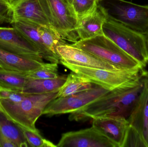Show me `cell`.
<instances>
[{
  "label": "cell",
  "instance_id": "6da1fadb",
  "mask_svg": "<svg viewBox=\"0 0 148 147\" xmlns=\"http://www.w3.org/2000/svg\"><path fill=\"white\" fill-rule=\"evenodd\" d=\"M147 72L136 80L110 91L97 100L71 113V121H85L95 117L119 116L127 119L135 107L145 85Z\"/></svg>",
  "mask_w": 148,
  "mask_h": 147
},
{
  "label": "cell",
  "instance_id": "f546056e",
  "mask_svg": "<svg viewBox=\"0 0 148 147\" xmlns=\"http://www.w3.org/2000/svg\"><path fill=\"white\" fill-rule=\"evenodd\" d=\"M8 1H9L10 2V3H12V2L14 1V0H8Z\"/></svg>",
  "mask_w": 148,
  "mask_h": 147
},
{
  "label": "cell",
  "instance_id": "3957f363",
  "mask_svg": "<svg viewBox=\"0 0 148 147\" xmlns=\"http://www.w3.org/2000/svg\"><path fill=\"white\" fill-rule=\"evenodd\" d=\"M103 34L143 67L148 64V47L146 35L132 30L108 14L103 24Z\"/></svg>",
  "mask_w": 148,
  "mask_h": 147
},
{
  "label": "cell",
  "instance_id": "f1b7e54d",
  "mask_svg": "<svg viewBox=\"0 0 148 147\" xmlns=\"http://www.w3.org/2000/svg\"><path fill=\"white\" fill-rule=\"evenodd\" d=\"M95 1H97L98 2L100 3V2L102 1H104V0H95Z\"/></svg>",
  "mask_w": 148,
  "mask_h": 147
},
{
  "label": "cell",
  "instance_id": "83f0119b",
  "mask_svg": "<svg viewBox=\"0 0 148 147\" xmlns=\"http://www.w3.org/2000/svg\"><path fill=\"white\" fill-rule=\"evenodd\" d=\"M146 37H147V42L148 47V31L147 34L146 35Z\"/></svg>",
  "mask_w": 148,
  "mask_h": 147
},
{
  "label": "cell",
  "instance_id": "7c38bea8",
  "mask_svg": "<svg viewBox=\"0 0 148 147\" xmlns=\"http://www.w3.org/2000/svg\"><path fill=\"white\" fill-rule=\"evenodd\" d=\"M11 4L10 24L15 22L23 21L51 28L40 0H14Z\"/></svg>",
  "mask_w": 148,
  "mask_h": 147
},
{
  "label": "cell",
  "instance_id": "2e32d148",
  "mask_svg": "<svg viewBox=\"0 0 148 147\" xmlns=\"http://www.w3.org/2000/svg\"><path fill=\"white\" fill-rule=\"evenodd\" d=\"M130 125L136 129L144 139L148 147V72L145 85L139 100L127 118Z\"/></svg>",
  "mask_w": 148,
  "mask_h": 147
},
{
  "label": "cell",
  "instance_id": "ffe728a7",
  "mask_svg": "<svg viewBox=\"0 0 148 147\" xmlns=\"http://www.w3.org/2000/svg\"><path fill=\"white\" fill-rule=\"evenodd\" d=\"M95 85L89 80L72 72L68 75L66 82L58 91L57 98L80 93L91 89Z\"/></svg>",
  "mask_w": 148,
  "mask_h": 147
},
{
  "label": "cell",
  "instance_id": "44dd1931",
  "mask_svg": "<svg viewBox=\"0 0 148 147\" xmlns=\"http://www.w3.org/2000/svg\"><path fill=\"white\" fill-rule=\"evenodd\" d=\"M26 73L0 68V89L22 92L30 79Z\"/></svg>",
  "mask_w": 148,
  "mask_h": 147
},
{
  "label": "cell",
  "instance_id": "cb8c5ba5",
  "mask_svg": "<svg viewBox=\"0 0 148 147\" xmlns=\"http://www.w3.org/2000/svg\"><path fill=\"white\" fill-rule=\"evenodd\" d=\"M58 64L46 63L44 65L36 70L27 72L30 79H49L58 77Z\"/></svg>",
  "mask_w": 148,
  "mask_h": 147
},
{
  "label": "cell",
  "instance_id": "9a60e30c",
  "mask_svg": "<svg viewBox=\"0 0 148 147\" xmlns=\"http://www.w3.org/2000/svg\"><path fill=\"white\" fill-rule=\"evenodd\" d=\"M11 25L37 48L43 59L50 63H60L58 55L49 50L43 43L39 32L41 26L23 21L15 22Z\"/></svg>",
  "mask_w": 148,
  "mask_h": 147
},
{
  "label": "cell",
  "instance_id": "ba28073f",
  "mask_svg": "<svg viewBox=\"0 0 148 147\" xmlns=\"http://www.w3.org/2000/svg\"><path fill=\"white\" fill-rule=\"evenodd\" d=\"M110 90L97 85L88 90L65 97L58 98L50 102L43 115L52 117L56 115L71 114L88 105Z\"/></svg>",
  "mask_w": 148,
  "mask_h": 147
},
{
  "label": "cell",
  "instance_id": "8fae6325",
  "mask_svg": "<svg viewBox=\"0 0 148 147\" xmlns=\"http://www.w3.org/2000/svg\"><path fill=\"white\" fill-rule=\"evenodd\" d=\"M0 48L23 57L43 59L37 48L13 27H0Z\"/></svg>",
  "mask_w": 148,
  "mask_h": 147
},
{
  "label": "cell",
  "instance_id": "e0dca14e",
  "mask_svg": "<svg viewBox=\"0 0 148 147\" xmlns=\"http://www.w3.org/2000/svg\"><path fill=\"white\" fill-rule=\"evenodd\" d=\"M43 60L23 57L0 48L1 69L29 72L44 65L46 63Z\"/></svg>",
  "mask_w": 148,
  "mask_h": 147
},
{
  "label": "cell",
  "instance_id": "52a82bcc",
  "mask_svg": "<svg viewBox=\"0 0 148 147\" xmlns=\"http://www.w3.org/2000/svg\"><path fill=\"white\" fill-rule=\"evenodd\" d=\"M109 14L127 27L143 34L148 31V5L125 0H110Z\"/></svg>",
  "mask_w": 148,
  "mask_h": 147
},
{
  "label": "cell",
  "instance_id": "277c9868",
  "mask_svg": "<svg viewBox=\"0 0 148 147\" xmlns=\"http://www.w3.org/2000/svg\"><path fill=\"white\" fill-rule=\"evenodd\" d=\"M60 63L78 76L110 91L138 79L144 71L141 67L112 70L75 65L62 61Z\"/></svg>",
  "mask_w": 148,
  "mask_h": 147
},
{
  "label": "cell",
  "instance_id": "4316f807",
  "mask_svg": "<svg viewBox=\"0 0 148 147\" xmlns=\"http://www.w3.org/2000/svg\"><path fill=\"white\" fill-rule=\"evenodd\" d=\"M12 7L11 3L8 0H0V25L11 23Z\"/></svg>",
  "mask_w": 148,
  "mask_h": 147
},
{
  "label": "cell",
  "instance_id": "484cf974",
  "mask_svg": "<svg viewBox=\"0 0 148 147\" xmlns=\"http://www.w3.org/2000/svg\"><path fill=\"white\" fill-rule=\"evenodd\" d=\"M148 147L141 135L130 125L127 130L123 147Z\"/></svg>",
  "mask_w": 148,
  "mask_h": 147
},
{
  "label": "cell",
  "instance_id": "7a4b0ae2",
  "mask_svg": "<svg viewBox=\"0 0 148 147\" xmlns=\"http://www.w3.org/2000/svg\"><path fill=\"white\" fill-rule=\"evenodd\" d=\"M58 91L42 94H27L20 102L0 100V110L9 120L23 128L38 131L36 123L49 104L57 98Z\"/></svg>",
  "mask_w": 148,
  "mask_h": 147
},
{
  "label": "cell",
  "instance_id": "9c48e42d",
  "mask_svg": "<svg viewBox=\"0 0 148 147\" xmlns=\"http://www.w3.org/2000/svg\"><path fill=\"white\" fill-rule=\"evenodd\" d=\"M56 52L60 58V62L62 61L75 65L112 70L130 69L109 63L85 50L68 43L57 47Z\"/></svg>",
  "mask_w": 148,
  "mask_h": 147
},
{
  "label": "cell",
  "instance_id": "5bb4252c",
  "mask_svg": "<svg viewBox=\"0 0 148 147\" xmlns=\"http://www.w3.org/2000/svg\"><path fill=\"white\" fill-rule=\"evenodd\" d=\"M108 14L106 8L98 4L94 11L78 20L77 33L79 40L88 39L103 35V24Z\"/></svg>",
  "mask_w": 148,
  "mask_h": 147
},
{
  "label": "cell",
  "instance_id": "d4e9b609",
  "mask_svg": "<svg viewBox=\"0 0 148 147\" xmlns=\"http://www.w3.org/2000/svg\"><path fill=\"white\" fill-rule=\"evenodd\" d=\"M22 128V127H21ZM23 135L29 146L32 147H57L53 142L44 139L39 130L36 132L23 128Z\"/></svg>",
  "mask_w": 148,
  "mask_h": 147
},
{
  "label": "cell",
  "instance_id": "4fadbf2b",
  "mask_svg": "<svg viewBox=\"0 0 148 147\" xmlns=\"http://www.w3.org/2000/svg\"><path fill=\"white\" fill-rule=\"evenodd\" d=\"M92 125L111 140L116 147H123L130 126L127 118L119 116L98 117L92 119Z\"/></svg>",
  "mask_w": 148,
  "mask_h": 147
},
{
  "label": "cell",
  "instance_id": "d6986e66",
  "mask_svg": "<svg viewBox=\"0 0 148 147\" xmlns=\"http://www.w3.org/2000/svg\"><path fill=\"white\" fill-rule=\"evenodd\" d=\"M66 75L49 79H29L22 92L27 94H42L58 91L66 80Z\"/></svg>",
  "mask_w": 148,
  "mask_h": 147
},
{
  "label": "cell",
  "instance_id": "ac0fdd59",
  "mask_svg": "<svg viewBox=\"0 0 148 147\" xmlns=\"http://www.w3.org/2000/svg\"><path fill=\"white\" fill-rule=\"evenodd\" d=\"M27 147L22 128L8 119L0 110V147Z\"/></svg>",
  "mask_w": 148,
  "mask_h": 147
},
{
  "label": "cell",
  "instance_id": "5b68a950",
  "mask_svg": "<svg viewBox=\"0 0 148 147\" xmlns=\"http://www.w3.org/2000/svg\"><path fill=\"white\" fill-rule=\"evenodd\" d=\"M72 45L107 62L126 69L144 68L104 34L88 39L79 40Z\"/></svg>",
  "mask_w": 148,
  "mask_h": 147
},
{
  "label": "cell",
  "instance_id": "603a6c76",
  "mask_svg": "<svg viewBox=\"0 0 148 147\" xmlns=\"http://www.w3.org/2000/svg\"><path fill=\"white\" fill-rule=\"evenodd\" d=\"M77 21L90 14L97 8L99 3L95 0H67Z\"/></svg>",
  "mask_w": 148,
  "mask_h": 147
},
{
  "label": "cell",
  "instance_id": "30bf717a",
  "mask_svg": "<svg viewBox=\"0 0 148 147\" xmlns=\"http://www.w3.org/2000/svg\"><path fill=\"white\" fill-rule=\"evenodd\" d=\"M57 147H116L95 127L62 134Z\"/></svg>",
  "mask_w": 148,
  "mask_h": 147
},
{
  "label": "cell",
  "instance_id": "7402d4cb",
  "mask_svg": "<svg viewBox=\"0 0 148 147\" xmlns=\"http://www.w3.org/2000/svg\"><path fill=\"white\" fill-rule=\"evenodd\" d=\"M39 32L45 45L57 55L56 52L57 47L68 43L57 32L49 27L40 26Z\"/></svg>",
  "mask_w": 148,
  "mask_h": 147
},
{
  "label": "cell",
  "instance_id": "8992f818",
  "mask_svg": "<svg viewBox=\"0 0 148 147\" xmlns=\"http://www.w3.org/2000/svg\"><path fill=\"white\" fill-rule=\"evenodd\" d=\"M52 28L66 41L79 40L77 18L67 0H40Z\"/></svg>",
  "mask_w": 148,
  "mask_h": 147
}]
</instances>
